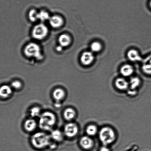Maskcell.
I'll list each match as a JSON object with an SVG mask.
<instances>
[{"mask_svg": "<svg viewBox=\"0 0 151 151\" xmlns=\"http://www.w3.org/2000/svg\"><path fill=\"white\" fill-rule=\"evenodd\" d=\"M55 115L52 112H46L41 115L39 120V126L41 129L49 131L52 129L56 122Z\"/></svg>", "mask_w": 151, "mask_h": 151, "instance_id": "6da1fadb", "label": "cell"}, {"mask_svg": "<svg viewBox=\"0 0 151 151\" xmlns=\"http://www.w3.org/2000/svg\"><path fill=\"white\" fill-rule=\"evenodd\" d=\"M32 142L33 145L37 148H43L50 144V137L45 133H37L32 136Z\"/></svg>", "mask_w": 151, "mask_h": 151, "instance_id": "7a4b0ae2", "label": "cell"}, {"mask_svg": "<svg viewBox=\"0 0 151 151\" xmlns=\"http://www.w3.org/2000/svg\"><path fill=\"white\" fill-rule=\"evenodd\" d=\"M99 137L103 144L105 146L107 145L114 141L115 132L111 128L108 127H104L101 130Z\"/></svg>", "mask_w": 151, "mask_h": 151, "instance_id": "3957f363", "label": "cell"}, {"mask_svg": "<svg viewBox=\"0 0 151 151\" xmlns=\"http://www.w3.org/2000/svg\"><path fill=\"white\" fill-rule=\"evenodd\" d=\"M24 53L28 57H35L38 60L42 58L40 48L37 44L35 43H31L27 45L25 48Z\"/></svg>", "mask_w": 151, "mask_h": 151, "instance_id": "277c9868", "label": "cell"}, {"mask_svg": "<svg viewBox=\"0 0 151 151\" xmlns=\"http://www.w3.org/2000/svg\"><path fill=\"white\" fill-rule=\"evenodd\" d=\"M48 32V29L47 26L42 24H40L34 28L32 35L35 39L41 40L47 36Z\"/></svg>", "mask_w": 151, "mask_h": 151, "instance_id": "5b68a950", "label": "cell"}, {"mask_svg": "<svg viewBox=\"0 0 151 151\" xmlns=\"http://www.w3.org/2000/svg\"><path fill=\"white\" fill-rule=\"evenodd\" d=\"M78 128L76 124L73 123L68 124L64 129L65 134L67 137H75L78 134Z\"/></svg>", "mask_w": 151, "mask_h": 151, "instance_id": "8992f818", "label": "cell"}, {"mask_svg": "<svg viewBox=\"0 0 151 151\" xmlns=\"http://www.w3.org/2000/svg\"><path fill=\"white\" fill-rule=\"evenodd\" d=\"M94 59V55L93 53L90 51L85 52L83 53L81 56V63L84 65H89Z\"/></svg>", "mask_w": 151, "mask_h": 151, "instance_id": "52a82bcc", "label": "cell"}, {"mask_svg": "<svg viewBox=\"0 0 151 151\" xmlns=\"http://www.w3.org/2000/svg\"><path fill=\"white\" fill-rule=\"evenodd\" d=\"M93 142L89 137H84L80 140V144L83 148L88 150L91 149L93 146Z\"/></svg>", "mask_w": 151, "mask_h": 151, "instance_id": "ba28073f", "label": "cell"}, {"mask_svg": "<svg viewBox=\"0 0 151 151\" xmlns=\"http://www.w3.org/2000/svg\"><path fill=\"white\" fill-rule=\"evenodd\" d=\"M142 69L144 73L151 75V55L143 60Z\"/></svg>", "mask_w": 151, "mask_h": 151, "instance_id": "9c48e42d", "label": "cell"}, {"mask_svg": "<svg viewBox=\"0 0 151 151\" xmlns=\"http://www.w3.org/2000/svg\"><path fill=\"white\" fill-rule=\"evenodd\" d=\"M63 19L58 16H54L50 18V23L51 26L54 28L60 27L63 24Z\"/></svg>", "mask_w": 151, "mask_h": 151, "instance_id": "30bf717a", "label": "cell"}, {"mask_svg": "<svg viewBox=\"0 0 151 151\" xmlns=\"http://www.w3.org/2000/svg\"><path fill=\"white\" fill-rule=\"evenodd\" d=\"M127 56L129 59L132 62L140 61L142 58L139 54L138 51L134 50H131L128 52Z\"/></svg>", "mask_w": 151, "mask_h": 151, "instance_id": "8fae6325", "label": "cell"}, {"mask_svg": "<svg viewBox=\"0 0 151 151\" xmlns=\"http://www.w3.org/2000/svg\"><path fill=\"white\" fill-rule=\"evenodd\" d=\"M134 72V69L132 66L130 65H124L121 67V73L124 76L128 77L132 75Z\"/></svg>", "mask_w": 151, "mask_h": 151, "instance_id": "7c38bea8", "label": "cell"}, {"mask_svg": "<svg viewBox=\"0 0 151 151\" xmlns=\"http://www.w3.org/2000/svg\"><path fill=\"white\" fill-rule=\"evenodd\" d=\"M115 85L118 88L121 90H125L128 88V83L123 78H118L115 81Z\"/></svg>", "mask_w": 151, "mask_h": 151, "instance_id": "4fadbf2b", "label": "cell"}, {"mask_svg": "<svg viewBox=\"0 0 151 151\" xmlns=\"http://www.w3.org/2000/svg\"><path fill=\"white\" fill-rule=\"evenodd\" d=\"M65 94L63 89L58 88L56 89L53 92V96L54 99L57 101H60L64 99Z\"/></svg>", "mask_w": 151, "mask_h": 151, "instance_id": "5bb4252c", "label": "cell"}, {"mask_svg": "<svg viewBox=\"0 0 151 151\" xmlns=\"http://www.w3.org/2000/svg\"><path fill=\"white\" fill-rule=\"evenodd\" d=\"M59 41L62 47L67 46L71 42L70 37L67 35L63 34L59 37Z\"/></svg>", "mask_w": 151, "mask_h": 151, "instance_id": "9a60e30c", "label": "cell"}, {"mask_svg": "<svg viewBox=\"0 0 151 151\" xmlns=\"http://www.w3.org/2000/svg\"><path fill=\"white\" fill-rule=\"evenodd\" d=\"M37 124L36 122L33 119L27 120L24 124L25 129L27 131L31 132L34 131L36 128Z\"/></svg>", "mask_w": 151, "mask_h": 151, "instance_id": "2e32d148", "label": "cell"}, {"mask_svg": "<svg viewBox=\"0 0 151 151\" xmlns=\"http://www.w3.org/2000/svg\"><path fill=\"white\" fill-rule=\"evenodd\" d=\"M12 92L10 87L7 85L2 86L0 89V95L1 97L6 98L11 94Z\"/></svg>", "mask_w": 151, "mask_h": 151, "instance_id": "e0dca14e", "label": "cell"}, {"mask_svg": "<svg viewBox=\"0 0 151 151\" xmlns=\"http://www.w3.org/2000/svg\"><path fill=\"white\" fill-rule=\"evenodd\" d=\"M76 112L74 110L71 108H68L65 111L64 116L65 118L67 120H71L75 117Z\"/></svg>", "mask_w": 151, "mask_h": 151, "instance_id": "ac0fdd59", "label": "cell"}, {"mask_svg": "<svg viewBox=\"0 0 151 151\" xmlns=\"http://www.w3.org/2000/svg\"><path fill=\"white\" fill-rule=\"evenodd\" d=\"M51 137L57 141H60L63 140V136L61 132L58 130H54L51 133Z\"/></svg>", "mask_w": 151, "mask_h": 151, "instance_id": "d6986e66", "label": "cell"}, {"mask_svg": "<svg viewBox=\"0 0 151 151\" xmlns=\"http://www.w3.org/2000/svg\"><path fill=\"white\" fill-rule=\"evenodd\" d=\"M91 51L94 52H97L100 51L102 48L101 44L98 42H94L92 43L91 45Z\"/></svg>", "mask_w": 151, "mask_h": 151, "instance_id": "ffe728a7", "label": "cell"}, {"mask_svg": "<svg viewBox=\"0 0 151 151\" xmlns=\"http://www.w3.org/2000/svg\"><path fill=\"white\" fill-rule=\"evenodd\" d=\"M140 80L138 78L134 77L132 78L130 81V85L132 89L134 90L137 88L140 85Z\"/></svg>", "mask_w": 151, "mask_h": 151, "instance_id": "44dd1931", "label": "cell"}, {"mask_svg": "<svg viewBox=\"0 0 151 151\" xmlns=\"http://www.w3.org/2000/svg\"><path fill=\"white\" fill-rule=\"evenodd\" d=\"M86 131L88 135L94 136L95 135L97 132V127L94 125H90L87 127Z\"/></svg>", "mask_w": 151, "mask_h": 151, "instance_id": "7402d4cb", "label": "cell"}, {"mask_svg": "<svg viewBox=\"0 0 151 151\" xmlns=\"http://www.w3.org/2000/svg\"><path fill=\"white\" fill-rule=\"evenodd\" d=\"M29 17L31 21H36L38 19V13L35 9L31 10L29 13Z\"/></svg>", "mask_w": 151, "mask_h": 151, "instance_id": "603a6c76", "label": "cell"}, {"mask_svg": "<svg viewBox=\"0 0 151 151\" xmlns=\"http://www.w3.org/2000/svg\"><path fill=\"white\" fill-rule=\"evenodd\" d=\"M50 18L49 14L47 12L42 10L38 13V19L42 21H45Z\"/></svg>", "mask_w": 151, "mask_h": 151, "instance_id": "cb8c5ba5", "label": "cell"}, {"mask_svg": "<svg viewBox=\"0 0 151 151\" xmlns=\"http://www.w3.org/2000/svg\"><path fill=\"white\" fill-rule=\"evenodd\" d=\"M40 113V109L38 107H35L32 108L30 111L31 116L32 117L37 116Z\"/></svg>", "mask_w": 151, "mask_h": 151, "instance_id": "d4e9b609", "label": "cell"}, {"mask_svg": "<svg viewBox=\"0 0 151 151\" xmlns=\"http://www.w3.org/2000/svg\"><path fill=\"white\" fill-rule=\"evenodd\" d=\"M12 86L13 88L16 89H18L20 88L22 86L21 83L19 81H14L12 83Z\"/></svg>", "mask_w": 151, "mask_h": 151, "instance_id": "484cf974", "label": "cell"}, {"mask_svg": "<svg viewBox=\"0 0 151 151\" xmlns=\"http://www.w3.org/2000/svg\"><path fill=\"white\" fill-rule=\"evenodd\" d=\"M100 151H110L109 149L106 146H103L101 148Z\"/></svg>", "mask_w": 151, "mask_h": 151, "instance_id": "4316f807", "label": "cell"}, {"mask_svg": "<svg viewBox=\"0 0 151 151\" xmlns=\"http://www.w3.org/2000/svg\"><path fill=\"white\" fill-rule=\"evenodd\" d=\"M56 107H59L60 106V101H57V103L55 104Z\"/></svg>", "mask_w": 151, "mask_h": 151, "instance_id": "83f0119b", "label": "cell"}, {"mask_svg": "<svg viewBox=\"0 0 151 151\" xmlns=\"http://www.w3.org/2000/svg\"><path fill=\"white\" fill-rule=\"evenodd\" d=\"M150 7H151V1H150Z\"/></svg>", "mask_w": 151, "mask_h": 151, "instance_id": "f1b7e54d", "label": "cell"}]
</instances>
